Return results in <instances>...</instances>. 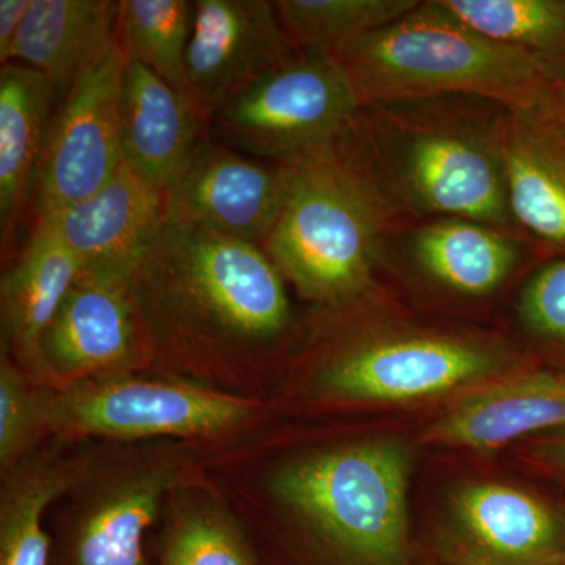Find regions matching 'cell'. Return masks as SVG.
<instances>
[{"label":"cell","instance_id":"603a6c76","mask_svg":"<svg viewBox=\"0 0 565 565\" xmlns=\"http://www.w3.org/2000/svg\"><path fill=\"white\" fill-rule=\"evenodd\" d=\"M3 473L0 565H50L44 511L74 486L76 471L52 452H40L25 457Z\"/></svg>","mask_w":565,"mask_h":565},{"label":"cell","instance_id":"7c38bea8","mask_svg":"<svg viewBox=\"0 0 565 565\" xmlns=\"http://www.w3.org/2000/svg\"><path fill=\"white\" fill-rule=\"evenodd\" d=\"M151 351L131 281L82 273L41 341L54 388L129 373Z\"/></svg>","mask_w":565,"mask_h":565},{"label":"cell","instance_id":"ffe728a7","mask_svg":"<svg viewBox=\"0 0 565 565\" xmlns=\"http://www.w3.org/2000/svg\"><path fill=\"white\" fill-rule=\"evenodd\" d=\"M61 103L57 88L40 71L21 63L0 68V239L11 247L14 232L39 189L51 125Z\"/></svg>","mask_w":565,"mask_h":565},{"label":"cell","instance_id":"2e32d148","mask_svg":"<svg viewBox=\"0 0 565 565\" xmlns=\"http://www.w3.org/2000/svg\"><path fill=\"white\" fill-rule=\"evenodd\" d=\"M498 150L515 228L550 258H565V128L535 106L508 110Z\"/></svg>","mask_w":565,"mask_h":565},{"label":"cell","instance_id":"f546056e","mask_svg":"<svg viewBox=\"0 0 565 565\" xmlns=\"http://www.w3.org/2000/svg\"><path fill=\"white\" fill-rule=\"evenodd\" d=\"M32 0H0V63L7 65Z\"/></svg>","mask_w":565,"mask_h":565},{"label":"cell","instance_id":"4dcf8cb0","mask_svg":"<svg viewBox=\"0 0 565 565\" xmlns=\"http://www.w3.org/2000/svg\"><path fill=\"white\" fill-rule=\"evenodd\" d=\"M530 448L535 462L557 475L565 476V429L533 437Z\"/></svg>","mask_w":565,"mask_h":565},{"label":"cell","instance_id":"7402d4cb","mask_svg":"<svg viewBox=\"0 0 565 565\" xmlns=\"http://www.w3.org/2000/svg\"><path fill=\"white\" fill-rule=\"evenodd\" d=\"M177 481L170 462L139 465L107 479L82 508L74 565H147L143 535Z\"/></svg>","mask_w":565,"mask_h":565},{"label":"cell","instance_id":"4316f807","mask_svg":"<svg viewBox=\"0 0 565 565\" xmlns=\"http://www.w3.org/2000/svg\"><path fill=\"white\" fill-rule=\"evenodd\" d=\"M161 565H256L230 515L211 504L182 512L167 535Z\"/></svg>","mask_w":565,"mask_h":565},{"label":"cell","instance_id":"d4e9b609","mask_svg":"<svg viewBox=\"0 0 565 565\" xmlns=\"http://www.w3.org/2000/svg\"><path fill=\"white\" fill-rule=\"evenodd\" d=\"M422 0H277L282 31L297 50L332 54L388 28Z\"/></svg>","mask_w":565,"mask_h":565},{"label":"cell","instance_id":"ba28073f","mask_svg":"<svg viewBox=\"0 0 565 565\" xmlns=\"http://www.w3.org/2000/svg\"><path fill=\"white\" fill-rule=\"evenodd\" d=\"M252 412L237 397L128 373L44 390L46 427L66 438L207 435L239 426Z\"/></svg>","mask_w":565,"mask_h":565},{"label":"cell","instance_id":"d6a6232c","mask_svg":"<svg viewBox=\"0 0 565 565\" xmlns=\"http://www.w3.org/2000/svg\"><path fill=\"white\" fill-rule=\"evenodd\" d=\"M542 110H544V109H542ZM546 114H548V111H546ZM550 115H552V114H550ZM552 117H553V115H552ZM555 118H556V120H557V121H559V122H561V125H563V126H564V128H565V120H561V118H557V117H555Z\"/></svg>","mask_w":565,"mask_h":565},{"label":"cell","instance_id":"4fadbf2b","mask_svg":"<svg viewBox=\"0 0 565 565\" xmlns=\"http://www.w3.org/2000/svg\"><path fill=\"white\" fill-rule=\"evenodd\" d=\"M534 253L545 256L522 233L467 218H434L390 234L381 267L399 264L448 296L484 300L501 291Z\"/></svg>","mask_w":565,"mask_h":565},{"label":"cell","instance_id":"5bb4252c","mask_svg":"<svg viewBox=\"0 0 565 565\" xmlns=\"http://www.w3.org/2000/svg\"><path fill=\"white\" fill-rule=\"evenodd\" d=\"M460 565H555L565 557V514L522 487L470 481L446 509Z\"/></svg>","mask_w":565,"mask_h":565},{"label":"cell","instance_id":"44dd1931","mask_svg":"<svg viewBox=\"0 0 565 565\" xmlns=\"http://www.w3.org/2000/svg\"><path fill=\"white\" fill-rule=\"evenodd\" d=\"M118 11L114 0H32L9 63L40 71L62 99L114 50Z\"/></svg>","mask_w":565,"mask_h":565},{"label":"cell","instance_id":"6da1fadb","mask_svg":"<svg viewBox=\"0 0 565 565\" xmlns=\"http://www.w3.org/2000/svg\"><path fill=\"white\" fill-rule=\"evenodd\" d=\"M504 110L471 96L371 104L334 143L399 230L455 217L519 233L497 141Z\"/></svg>","mask_w":565,"mask_h":565},{"label":"cell","instance_id":"9c48e42d","mask_svg":"<svg viewBox=\"0 0 565 565\" xmlns=\"http://www.w3.org/2000/svg\"><path fill=\"white\" fill-rule=\"evenodd\" d=\"M128 62L117 41L58 103L36 189L39 217L88 199L120 169L118 104Z\"/></svg>","mask_w":565,"mask_h":565},{"label":"cell","instance_id":"52a82bcc","mask_svg":"<svg viewBox=\"0 0 565 565\" xmlns=\"http://www.w3.org/2000/svg\"><path fill=\"white\" fill-rule=\"evenodd\" d=\"M360 107L351 81L329 54L297 50L218 111L211 129L234 150L285 162L337 139Z\"/></svg>","mask_w":565,"mask_h":565},{"label":"cell","instance_id":"7a4b0ae2","mask_svg":"<svg viewBox=\"0 0 565 565\" xmlns=\"http://www.w3.org/2000/svg\"><path fill=\"white\" fill-rule=\"evenodd\" d=\"M152 351L243 364L296 332L286 280L259 245L167 223L131 278Z\"/></svg>","mask_w":565,"mask_h":565},{"label":"cell","instance_id":"277c9868","mask_svg":"<svg viewBox=\"0 0 565 565\" xmlns=\"http://www.w3.org/2000/svg\"><path fill=\"white\" fill-rule=\"evenodd\" d=\"M329 55L362 107L471 96L508 110H530L553 82L526 52L476 32L441 0H422L388 28Z\"/></svg>","mask_w":565,"mask_h":565},{"label":"cell","instance_id":"cb8c5ba5","mask_svg":"<svg viewBox=\"0 0 565 565\" xmlns=\"http://www.w3.org/2000/svg\"><path fill=\"white\" fill-rule=\"evenodd\" d=\"M455 17L487 39L526 52L565 77V0H441Z\"/></svg>","mask_w":565,"mask_h":565},{"label":"cell","instance_id":"8992f818","mask_svg":"<svg viewBox=\"0 0 565 565\" xmlns=\"http://www.w3.org/2000/svg\"><path fill=\"white\" fill-rule=\"evenodd\" d=\"M411 468L404 445L363 441L282 465L273 490L345 565H408Z\"/></svg>","mask_w":565,"mask_h":565},{"label":"cell","instance_id":"3957f363","mask_svg":"<svg viewBox=\"0 0 565 565\" xmlns=\"http://www.w3.org/2000/svg\"><path fill=\"white\" fill-rule=\"evenodd\" d=\"M319 310L310 340L313 381L329 399L415 403L525 370L520 352L498 334L412 321L397 315L379 285Z\"/></svg>","mask_w":565,"mask_h":565},{"label":"cell","instance_id":"f1b7e54d","mask_svg":"<svg viewBox=\"0 0 565 565\" xmlns=\"http://www.w3.org/2000/svg\"><path fill=\"white\" fill-rule=\"evenodd\" d=\"M516 319L535 348L565 360V258L545 259L527 278Z\"/></svg>","mask_w":565,"mask_h":565},{"label":"cell","instance_id":"30bf717a","mask_svg":"<svg viewBox=\"0 0 565 565\" xmlns=\"http://www.w3.org/2000/svg\"><path fill=\"white\" fill-rule=\"evenodd\" d=\"M297 51L270 0H195L185 81L207 121Z\"/></svg>","mask_w":565,"mask_h":565},{"label":"cell","instance_id":"484cf974","mask_svg":"<svg viewBox=\"0 0 565 565\" xmlns=\"http://www.w3.org/2000/svg\"><path fill=\"white\" fill-rule=\"evenodd\" d=\"M193 10L191 0H120L117 22V41L129 61L147 66L188 98Z\"/></svg>","mask_w":565,"mask_h":565},{"label":"cell","instance_id":"8fae6325","mask_svg":"<svg viewBox=\"0 0 565 565\" xmlns=\"http://www.w3.org/2000/svg\"><path fill=\"white\" fill-rule=\"evenodd\" d=\"M280 162H259L211 136L167 191V223L259 245L285 204Z\"/></svg>","mask_w":565,"mask_h":565},{"label":"cell","instance_id":"83f0119b","mask_svg":"<svg viewBox=\"0 0 565 565\" xmlns=\"http://www.w3.org/2000/svg\"><path fill=\"white\" fill-rule=\"evenodd\" d=\"M28 374L2 352L0 360V463L7 471L31 456L46 427L44 390L32 388Z\"/></svg>","mask_w":565,"mask_h":565},{"label":"cell","instance_id":"ac0fdd59","mask_svg":"<svg viewBox=\"0 0 565 565\" xmlns=\"http://www.w3.org/2000/svg\"><path fill=\"white\" fill-rule=\"evenodd\" d=\"M122 161L140 180L167 192L211 131L199 107L158 74L129 61L120 104Z\"/></svg>","mask_w":565,"mask_h":565},{"label":"cell","instance_id":"1f68e13d","mask_svg":"<svg viewBox=\"0 0 565 565\" xmlns=\"http://www.w3.org/2000/svg\"><path fill=\"white\" fill-rule=\"evenodd\" d=\"M539 107L552 114L553 117L565 120V77L550 82L544 98L539 103Z\"/></svg>","mask_w":565,"mask_h":565},{"label":"cell","instance_id":"d6986e66","mask_svg":"<svg viewBox=\"0 0 565 565\" xmlns=\"http://www.w3.org/2000/svg\"><path fill=\"white\" fill-rule=\"evenodd\" d=\"M79 275L76 256L46 222L36 218L31 239L0 280L2 352L25 374L52 388L41 341Z\"/></svg>","mask_w":565,"mask_h":565},{"label":"cell","instance_id":"9a60e30c","mask_svg":"<svg viewBox=\"0 0 565 565\" xmlns=\"http://www.w3.org/2000/svg\"><path fill=\"white\" fill-rule=\"evenodd\" d=\"M77 262L82 274L131 281L167 222V192L152 188L122 161L88 199L41 215Z\"/></svg>","mask_w":565,"mask_h":565},{"label":"cell","instance_id":"5b68a950","mask_svg":"<svg viewBox=\"0 0 565 565\" xmlns=\"http://www.w3.org/2000/svg\"><path fill=\"white\" fill-rule=\"evenodd\" d=\"M280 163L288 192L263 250L319 308L370 292L379 285L386 237L399 226L334 139Z\"/></svg>","mask_w":565,"mask_h":565},{"label":"cell","instance_id":"836d02e7","mask_svg":"<svg viewBox=\"0 0 565 565\" xmlns=\"http://www.w3.org/2000/svg\"><path fill=\"white\" fill-rule=\"evenodd\" d=\"M555 565H565V557H564V559H561L559 563H556Z\"/></svg>","mask_w":565,"mask_h":565},{"label":"cell","instance_id":"e0dca14e","mask_svg":"<svg viewBox=\"0 0 565 565\" xmlns=\"http://www.w3.org/2000/svg\"><path fill=\"white\" fill-rule=\"evenodd\" d=\"M557 429H565V375L525 367L460 394L423 438L487 455Z\"/></svg>","mask_w":565,"mask_h":565}]
</instances>
